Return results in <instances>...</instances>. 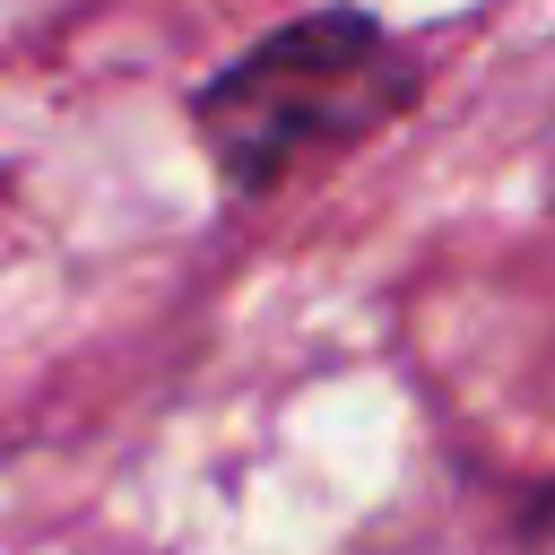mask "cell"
<instances>
[{"mask_svg": "<svg viewBox=\"0 0 555 555\" xmlns=\"http://www.w3.org/2000/svg\"><path fill=\"white\" fill-rule=\"evenodd\" d=\"M408 87H416L408 43H390L356 9H312L260 35L234 69H217L191 113H199V147L225 173V191L251 199L356 147L364 130H382L408 104Z\"/></svg>", "mask_w": 555, "mask_h": 555, "instance_id": "1", "label": "cell"}, {"mask_svg": "<svg viewBox=\"0 0 555 555\" xmlns=\"http://www.w3.org/2000/svg\"><path fill=\"white\" fill-rule=\"evenodd\" d=\"M520 555H555V494L529 512V529H520Z\"/></svg>", "mask_w": 555, "mask_h": 555, "instance_id": "2", "label": "cell"}]
</instances>
